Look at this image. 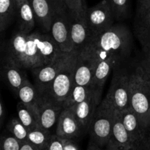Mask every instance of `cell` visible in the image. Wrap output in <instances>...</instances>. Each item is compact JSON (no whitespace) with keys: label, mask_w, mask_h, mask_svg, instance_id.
Segmentation results:
<instances>
[{"label":"cell","mask_w":150,"mask_h":150,"mask_svg":"<svg viewBox=\"0 0 150 150\" xmlns=\"http://www.w3.org/2000/svg\"><path fill=\"white\" fill-rule=\"evenodd\" d=\"M7 130L21 143L27 142L29 130L23 125L18 118H13L7 125Z\"/></svg>","instance_id":"83f0119b"},{"label":"cell","mask_w":150,"mask_h":150,"mask_svg":"<svg viewBox=\"0 0 150 150\" xmlns=\"http://www.w3.org/2000/svg\"><path fill=\"white\" fill-rule=\"evenodd\" d=\"M29 1L33 9L37 22L46 32H50L54 14L61 9L67 8L62 0H29Z\"/></svg>","instance_id":"30bf717a"},{"label":"cell","mask_w":150,"mask_h":150,"mask_svg":"<svg viewBox=\"0 0 150 150\" xmlns=\"http://www.w3.org/2000/svg\"><path fill=\"white\" fill-rule=\"evenodd\" d=\"M29 34L18 30L10 38L8 43L5 59L26 69V48Z\"/></svg>","instance_id":"7c38bea8"},{"label":"cell","mask_w":150,"mask_h":150,"mask_svg":"<svg viewBox=\"0 0 150 150\" xmlns=\"http://www.w3.org/2000/svg\"><path fill=\"white\" fill-rule=\"evenodd\" d=\"M83 132L75 116L73 106L63 108L57 124L56 134L62 139H73L81 136Z\"/></svg>","instance_id":"4fadbf2b"},{"label":"cell","mask_w":150,"mask_h":150,"mask_svg":"<svg viewBox=\"0 0 150 150\" xmlns=\"http://www.w3.org/2000/svg\"><path fill=\"white\" fill-rule=\"evenodd\" d=\"M116 19H123L128 11V0H108Z\"/></svg>","instance_id":"f1b7e54d"},{"label":"cell","mask_w":150,"mask_h":150,"mask_svg":"<svg viewBox=\"0 0 150 150\" xmlns=\"http://www.w3.org/2000/svg\"><path fill=\"white\" fill-rule=\"evenodd\" d=\"M62 142L64 150H80L79 145L76 144V142L73 139H62Z\"/></svg>","instance_id":"836d02e7"},{"label":"cell","mask_w":150,"mask_h":150,"mask_svg":"<svg viewBox=\"0 0 150 150\" xmlns=\"http://www.w3.org/2000/svg\"><path fill=\"white\" fill-rule=\"evenodd\" d=\"M70 37L73 51L79 54L83 51L91 40L89 29L85 18V12L81 13L69 11Z\"/></svg>","instance_id":"9c48e42d"},{"label":"cell","mask_w":150,"mask_h":150,"mask_svg":"<svg viewBox=\"0 0 150 150\" xmlns=\"http://www.w3.org/2000/svg\"><path fill=\"white\" fill-rule=\"evenodd\" d=\"M77 55L63 67L42 95V99L63 105L75 85L74 73Z\"/></svg>","instance_id":"277c9868"},{"label":"cell","mask_w":150,"mask_h":150,"mask_svg":"<svg viewBox=\"0 0 150 150\" xmlns=\"http://www.w3.org/2000/svg\"><path fill=\"white\" fill-rule=\"evenodd\" d=\"M102 89L92 87L89 96L85 100L78 105H73L74 114L83 131L89 130L95 113L100 105Z\"/></svg>","instance_id":"8fae6325"},{"label":"cell","mask_w":150,"mask_h":150,"mask_svg":"<svg viewBox=\"0 0 150 150\" xmlns=\"http://www.w3.org/2000/svg\"><path fill=\"white\" fill-rule=\"evenodd\" d=\"M86 150H102V147H100V146H98L97 144H95L93 141L91 140L90 139L89 145H88L87 149Z\"/></svg>","instance_id":"74e56055"},{"label":"cell","mask_w":150,"mask_h":150,"mask_svg":"<svg viewBox=\"0 0 150 150\" xmlns=\"http://www.w3.org/2000/svg\"><path fill=\"white\" fill-rule=\"evenodd\" d=\"M4 114H5V110H4V104H3L2 101H0V122L1 124L2 125L3 122H4Z\"/></svg>","instance_id":"f35d334b"},{"label":"cell","mask_w":150,"mask_h":150,"mask_svg":"<svg viewBox=\"0 0 150 150\" xmlns=\"http://www.w3.org/2000/svg\"><path fill=\"white\" fill-rule=\"evenodd\" d=\"M129 78L130 108L148 133L150 122V88L140 63L129 73Z\"/></svg>","instance_id":"7a4b0ae2"},{"label":"cell","mask_w":150,"mask_h":150,"mask_svg":"<svg viewBox=\"0 0 150 150\" xmlns=\"http://www.w3.org/2000/svg\"><path fill=\"white\" fill-rule=\"evenodd\" d=\"M1 74L7 84L17 93L18 89L28 81L23 68L5 59L1 67Z\"/></svg>","instance_id":"44dd1931"},{"label":"cell","mask_w":150,"mask_h":150,"mask_svg":"<svg viewBox=\"0 0 150 150\" xmlns=\"http://www.w3.org/2000/svg\"><path fill=\"white\" fill-rule=\"evenodd\" d=\"M18 30L30 34L35 26V16L29 0H15Z\"/></svg>","instance_id":"ac0fdd59"},{"label":"cell","mask_w":150,"mask_h":150,"mask_svg":"<svg viewBox=\"0 0 150 150\" xmlns=\"http://www.w3.org/2000/svg\"><path fill=\"white\" fill-rule=\"evenodd\" d=\"M148 133H150V122L149 125V127H148Z\"/></svg>","instance_id":"60d3db41"},{"label":"cell","mask_w":150,"mask_h":150,"mask_svg":"<svg viewBox=\"0 0 150 150\" xmlns=\"http://www.w3.org/2000/svg\"><path fill=\"white\" fill-rule=\"evenodd\" d=\"M35 38L37 48L42 64H48L62 55L63 52L51 35L39 32L32 33Z\"/></svg>","instance_id":"5bb4252c"},{"label":"cell","mask_w":150,"mask_h":150,"mask_svg":"<svg viewBox=\"0 0 150 150\" xmlns=\"http://www.w3.org/2000/svg\"><path fill=\"white\" fill-rule=\"evenodd\" d=\"M115 110L104 98L95 113L89 127L90 139L100 147L106 146L111 136Z\"/></svg>","instance_id":"3957f363"},{"label":"cell","mask_w":150,"mask_h":150,"mask_svg":"<svg viewBox=\"0 0 150 150\" xmlns=\"http://www.w3.org/2000/svg\"><path fill=\"white\" fill-rule=\"evenodd\" d=\"M52 133L40 127L29 131L27 142L38 150H44L48 144Z\"/></svg>","instance_id":"484cf974"},{"label":"cell","mask_w":150,"mask_h":150,"mask_svg":"<svg viewBox=\"0 0 150 150\" xmlns=\"http://www.w3.org/2000/svg\"><path fill=\"white\" fill-rule=\"evenodd\" d=\"M92 89V86H79L75 84L68 98L63 104L64 108L78 105L83 102L89 96Z\"/></svg>","instance_id":"4316f807"},{"label":"cell","mask_w":150,"mask_h":150,"mask_svg":"<svg viewBox=\"0 0 150 150\" xmlns=\"http://www.w3.org/2000/svg\"><path fill=\"white\" fill-rule=\"evenodd\" d=\"M97 64V62L89 57L77 54L74 73L75 84L91 86Z\"/></svg>","instance_id":"e0dca14e"},{"label":"cell","mask_w":150,"mask_h":150,"mask_svg":"<svg viewBox=\"0 0 150 150\" xmlns=\"http://www.w3.org/2000/svg\"><path fill=\"white\" fill-rule=\"evenodd\" d=\"M105 150H120L117 149L114 145H113L111 142H108V144H107V146H105Z\"/></svg>","instance_id":"ab89813d"},{"label":"cell","mask_w":150,"mask_h":150,"mask_svg":"<svg viewBox=\"0 0 150 150\" xmlns=\"http://www.w3.org/2000/svg\"><path fill=\"white\" fill-rule=\"evenodd\" d=\"M150 9V0H138L137 12L146 11Z\"/></svg>","instance_id":"e575fe53"},{"label":"cell","mask_w":150,"mask_h":150,"mask_svg":"<svg viewBox=\"0 0 150 150\" xmlns=\"http://www.w3.org/2000/svg\"><path fill=\"white\" fill-rule=\"evenodd\" d=\"M119 113L131 139L133 148L136 147L146 139L147 132L143 128L139 118L131 108Z\"/></svg>","instance_id":"9a60e30c"},{"label":"cell","mask_w":150,"mask_h":150,"mask_svg":"<svg viewBox=\"0 0 150 150\" xmlns=\"http://www.w3.org/2000/svg\"><path fill=\"white\" fill-rule=\"evenodd\" d=\"M134 27L145 57H148L150 54V9L137 12Z\"/></svg>","instance_id":"d6986e66"},{"label":"cell","mask_w":150,"mask_h":150,"mask_svg":"<svg viewBox=\"0 0 150 150\" xmlns=\"http://www.w3.org/2000/svg\"><path fill=\"white\" fill-rule=\"evenodd\" d=\"M134 150H150V137L147 135L146 139L139 145L133 148Z\"/></svg>","instance_id":"d590c367"},{"label":"cell","mask_w":150,"mask_h":150,"mask_svg":"<svg viewBox=\"0 0 150 150\" xmlns=\"http://www.w3.org/2000/svg\"><path fill=\"white\" fill-rule=\"evenodd\" d=\"M18 118L29 131L38 127V111L22 102L17 105Z\"/></svg>","instance_id":"cb8c5ba5"},{"label":"cell","mask_w":150,"mask_h":150,"mask_svg":"<svg viewBox=\"0 0 150 150\" xmlns=\"http://www.w3.org/2000/svg\"><path fill=\"white\" fill-rule=\"evenodd\" d=\"M69 11L75 13H84L86 10L83 0H62Z\"/></svg>","instance_id":"4dcf8cb0"},{"label":"cell","mask_w":150,"mask_h":150,"mask_svg":"<svg viewBox=\"0 0 150 150\" xmlns=\"http://www.w3.org/2000/svg\"><path fill=\"white\" fill-rule=\"evenodd\" d=\"M115 67V64L111 60L98 62L91 86L95 89H102L111 71Z\"/></svg>","instance_id":"603a6c76"},{"label":"cell","mask_w":150,"mask_h":150,"mask_svg":"<svg viewBox=\"0 0 150 150\" xmlns=\"http://www.w3.org/2000/svg\"><path fill=\"white\" fill-rule=\"evenodd\" d=\"M20 150H38L35 147H34L32 144L29 143L28 142H23L21 145V149Z\"/></svg>","instance_id":"8d00e7d4"},{"label":"cell","mask_w":150,"mask_h":150,"mask_svg":"<svg viewBox=\"0 0 150 150\" xmlns=\"http://www.w3.org/2000/svg\"><path fill=\"white\" fill-rule=\"evenodd\" d=\"M109 142L120 150H130L133 148L130 136L122 121L120 113L117 111L114 112Z\"/></svg>","instance_id":"ffe728a7"},{"label":"cell","mask_w":150,"mask_h":150,"mask_svg":"<svg viewBox=\"0 0 150 150\" xmlns=\"http://www.w3.org/2000/svg\"><path fill=\"white\" fill-rule=\"evenodd\" d=\"M140 64L143 69L146 81H147L148 84H149L150 88V59L145 57L144 59L142 61H141Z\"/></svg>","instance_id":"d6a6232c"},{"label":"cell","mask_w":150,"mask_h":150,"mask_svg":"<svg viewBox=\"0 0 150 150\" xmlns=\"http://www.w3.org/2000/svg\"><path fill=\"white\" fill-rule=\"evenodd\" d=\"M63 108L61 104L43 100L38 108V127L51 132V128L58 122Z\"/></svg>","instance_id":"2e32d148"},{"label":"cell","mask_w":150,"mask_h":150,"mask_svg":"<svg viewBox=\"0 0 150 150\" xmlns=\"http://www.w3.org/2000/svg\"><path fill=\"white\" fill-rule=\"evenodd\" d=\"M85 18L92 39L112 27L115 18L108 0H103L86 9Z\"/></svg>","instance_id":"8992f818"},{"label":"cell","mask_w":150,"mask_h":150,"mask_svg":"<svg viewBox=\"0 0 150 150\" xmlns=\"http://www.w3.org/2000/svg\"><path fill=\"white\" fill-rule=\"evenodd\" d=\"M21 143L10 133L1 136L0 150H20Z\"/></svg>","instance_id":"f546056e"},{"label":"cell","mask_w":150,"mask_h":150,"mask_svg":"<svg viewBox=\"0 0 150 150\" xmlns=\"http://www.w3.org/2000/svg\"><path fill=\"white\" fill-rule=\"evenodd\" d=\"M112 81L105 99L113 108L122 112L130 108V88L129 73L114 68Z\"/></svg>","instance_id":"5b68a950"},{"label":"cell","mask_w":150,"mask_h":150,"mask_svg":"<svg viewBox=\"0 0 150 150\" xmlns=\"http://www.w3.org/2000/svg\"><path fill=\"white\" fill-rule=\"evenodd\" d=\"M77 54L75 52L64 53L52 62L32 70L35 82V85L41 94L42 98L62 69Z\"/></svg>","instance_id":"52a82bcc"},{"label":"cell","mask_w":150,"mask_h":150,"mask_svg":"<svg viewBox=\"0 0 150 150\" xmlns=\"http://www.w3.org/2000/svg\"><path fill=\"white\" fill-rule=\"evenodd\" d=\"M17 95L21 102L23 103L28 106L35 108L38 111L43 100L38 88L29 81L18 89Z\"/></svg>","instance_id":"7402d4cb"},{"label":"cell","mask_w":150,"mask_h":150,"mask_svg":"<svg viewBox=\"0 0 150 150\" xmlns=\"http://www.w3.org/2000/svg\"><path fill=\"white\" fill-rule=\"evenodd\" d=\"M44 150H64L62 139L56 133L52 134Z\"/></svg>","instance_id":"1f68e13d"},{"label":"cell","mask_w":150,"mask_h":150,"mask_svg":"<svg viewBox=\"0 0 150 150\" xmlns=\"http://www.w3.org/2000/svg\"><path fill=\"white\" fill-rule=\"evenodd\" d=\"M148 136H149L150 137V133H148Z\"/></svg>","instance_id":"7bdbcfd3"},{"label":"cell","mask_w":150,"mask_h":150,"mask_svg":"<svg viewBox=\"0 0 150 150\" xmlns=\"http://www.w3.org/2000/svg\"><path fill=\"white\" fill-rule=\"evenodd\" d=\"M50 32L63 52H74L70 37V14L67 8L61 9L54 14Z\"/></svg>","instance_id":"ba28073f"},{"label":"cell","mask_w":150,"mask_h":150,"mask_svg":"<svg viewBox=\"0 0 150 150\" xmlns=\"http://www.w3.org/2000/svg\"><path fill=\"white\" fill-rule=\"evenodd\" d=\"M148 57V58H149V59H150V54H149V56H148V57Z\"/></svg>","instance_id":"b9f144b4"},{"label":"cell","mask_w":150,"mask_h":150,"mask_svg":"<svg viewBox=\"0 0 150 150\" xmlns=\"http://www.w3.org/2000/svg\"><path fill=\"white\" fill-rule=\"evenodd\" d=\"M130 150H134V149H133V148H132V149H130Z\"/></svg>","instance_id":"ee69618b"},{"label":"cell","mask_w":150,"mask_h":150,"mask_svg":"<svg viewBox=\"0 0 150 150\" xmlns=\"http://www.w3.org/2000/svg\"><path fill=\"white\" fill-rule=\"evenodd\" d=\"M130 49L131 36L130 32L125 26L117 25L92 38L83 51H100L106 53L119 67L123 61L129 57Z\"/></svg>","instance_id":"6da1fadb"},{"label":"cell","mask_w":150,"mask_h":150,"mask_svg":"<svg viewBox=\"0 0 150 150\" xmlns=\"http://www.w3.org/2000/svg\"><path fill=\"white\" fill-rule=\"evenodd\" d=\"M16 14L15 0H0V32H3L8 28Z\"/></svg>","instance_id":"d4e9b609"}]
</instances>
